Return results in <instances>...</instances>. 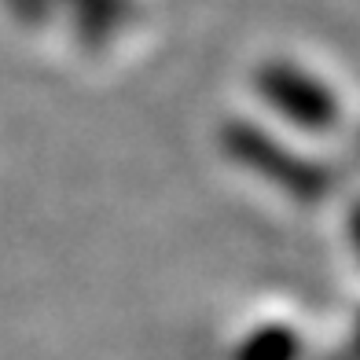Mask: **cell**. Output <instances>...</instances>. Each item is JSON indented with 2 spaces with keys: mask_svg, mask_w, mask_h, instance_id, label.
Returning a JSON list of instances; mask_svg holds the SVG:
<instances>
[{
  "mask_svg": "<svg viewBox=\"0 0 360 360\" xmlns=\"http://www.w3.org/2000/svg\"><path fill=\"white\" fill-rule=\"evenodd\" d=\"M298 353H302V346L290 331L265 327V331H257L243 342L232 360H298Z\"/></svg>",
  "mask_w": 360,
  "mask_h": 360,
  "instance_id": "6da1fadb",
  "label": "cell"
},
{
  "mask_svg": "<svg viewBox=\"0 0 360 360\" xmlns=\"http://www.w3.org/2000/svg\"><path fill=\"white\" fill-rule=\"evenodd\" d=\"M356 349H360V338H356Z\"/></svg>",
  "mask_w": 360,
  "mask_h": 360,
  "instance_id": "7a4b0ae2",
  "label": "cell"
}]
</instances>
